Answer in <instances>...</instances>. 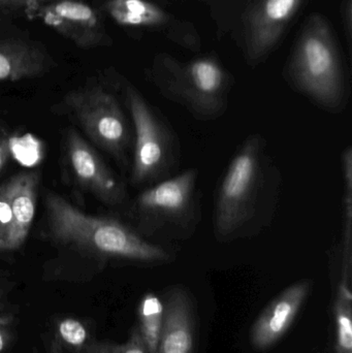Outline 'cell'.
Here are the masks:
<instances>
[{"instance_id":"7a4b0ae2","label":"cell","mask_w":352,"mask_h":353,"mask_svg":"<svg viewBox=\"0 0 352 353\" xmlns=\"http://www.w3.org/2000/svg\"><path fill=\"white\" fill-rule=\"evenodd\" d=\"M269 169L266 143L251 134L236 151L217 188L213 228L218 242L245 234L262 205Z\"/></svg>"},{"instance_id":"9c48e42d","label":"cell","mask_w":352,"mask_h":353,"mask_svg":"<svg viewBox=\"0 0 352 353\" xmlns=\"http://www.w3.org/2000/svg\"><path fill=\"white\" fill-rule=\"evenodd\" d=\"M303 0H254L246 14L245 51L251 65L260 63L276 47L283 31Z\"/></svg>"},{"instance_id":"d6986e66","label":"cell","mask_w":352,"mask_h":353,"mask_svg":"<svg viewBox=\"0 0 352 353\" xmlns=\"http://www.w3.org/2000/svg\"><path fill=\"white\" fill-rule=\"evenodd\" d=\"M82 353H149L141 337L138 327H134L130 339L125 343L116 344L111 342H93L87 344Z\"/></svg>"},{"instance_id":"30bf717a","label":"cell","mask_w":352,"mask_h":353,"mask_svg":"<svg viewBox=\"0 0 352 353\" xmlns=\"http://www.w3.org/2000/svg\"><path fill=\"white\" fill-rule=\"evenodd\" d=\"M65 146L68 165L82 188L107 205L123 203L126 197L123 183L76 130H68Z\"/></svg>"},{"instance_id":"52a82bcc","label":"cell","mask_w":352,"mask_h":353,"mask_svg":"<svg viewBox=\"0 0 352 353\" xmlns=\"http://www.w3.org/2000/svg\"><path fill=\"white\" fill-rule=\"evenodd\" d=\"M64 103L97 146L124 159L132 134L117 99L110 91L99 86L78 89L65 95Z\"/></svg>"},{"instance_id":"484cf974","label":"cell","mask_w":352,"mask_h":353,"mask_svg":"<svg viewBox=\"0 0 352 353\" xmlns=\"http://www.w3.org/2000/svg\"><path fill=\"white\" fill-rule=\"evenodd\" d=\"M0 296H2V290L0 288Z\"/></svg>"},{"instance_id":"44dd1931","label":"cell","mask_w":352,"mask_h":353,"mask_svg":"<svg viewBox=\"0 0 352 353\" xmlns=\"http://www.w3.org/2000/svg\"><path fill=\"white\" fill-rule=\"evenodd\" d=\"M51 1L53 0H0V19L14 12H27Z\"/></svg>"},{"instance_id":"ffe728a7","label":"cell","mask_w":352,"mask_h":353,"mask_svg":"<svg viewBox=\"0 0 352 353\" xmlns=\"http://www.w3.org/2000/svg\"><path fill=\"white\" fill-rule=\"evenodd\" d=\"M12 219V207H10V183H3L0 186V242L6 236Z\"/></svg>"},{"instance_id":"ba28073f","label":"cell","mask_w":352,"mask_h":353,"mask_svg":"<svg viewBox=\"0 0 352 353\" xmlns=\"http://www.w3.org/2000/svg\"><path fill=\"white\" fill-rule=\"evenodd\" d=\"M83 50L112 43L99 12L82 0H53L25 12Z\"/></svg>"},{"instance_id":"603a6c76","label":"cell","mask_w":352,"mask_h":353,"mask_svg":"<svg viewBox=\"0 0 352 353\" xmlns=\"http://www.w3.org/2000/svg\"><path fill=\"white\" fill-rule=\"evenodd\" d=\"M12 340V333L10 327L0 325V353L6 352Z\"/></svg>"},{"instance_id":"cb8c5ba5","label":"cell","mask_w":352,"mask_h":353,"mask_svg":"<svg viewBox=\"0 0 352 353\" xmlns=\"http://www.w3.org/2000/svg\"><path fill=\"white\" fill-rule=\"evenodd\" d=\"M14 323V317L12 315L3 314L0 313V325L10 327Z\"/></svg>"},{"instance_id":"5b68a950","label":"cell","mask_w":352,"mask_h":353,"mask_svg":"<svg viewBox=\"0 0 352 353\" xmlns=\"http://www.w3.org/2000/svg\"><path fill=\"white\" fill-rule=\"evenodd\" d=\"M125 97L134 130L132 184L149 186L171 175L179 157L177 138L138 89L128 84Z\"/></svg>"},{"instance_id":"ac0fdd59","label":"cell","mask_w":352,"mask_h":353,"mask_svg":"<svg viewBox=\"0 0 352 353\" xmlns=\"http://www.w3.org/2000/svg\"><path fill=\"white\" fill-rule=\"evenodd\" d=\"M57 339L74 350H83L88 342L89 335L84 323L76 319H61L56 325Z\"/></svg>"},{"instance_id":"7c38bea8","label":"cell","mask_w":352,"mask_h":353,"mask_svg":"<svg viewBox=\"0 0 352 353\" xmlns=\"http://www.w3.org/2000/svg\"><path fill=\"white\" fill-rule=\"evenodd\" d=\"M165 323L155 353H194V303L185 288L173 286L163 298Z\"/></svg>"},{"instance_id":"277c9868","label":"cell","mask_w":352,"mask_h":353,"mask_svg":"<svg viewBox=\"0 0 352 353\" xmlns=\"http://www.w3.org/2000/svg\"><path fill=\"white\" fill-rule=\"evenodd\" d=\"M150 77L163 97L181 105L196 120H216L227 112L231 78L215 58L185 62L159 54Z\"/></svg>"},{"instance_id":"6da1fadb","label":"cell","mask_w":352,"mask_h":353,"mask_svg":"<svg viewBox=\"0 0 352 353\" xmlns=\"http://www.w3.org/2000/svg\"><path fill=\"white\" fill-rule=\"evenodd\" d=\"M45 210L50 234L60 244L97 256L151 265L174 259L169 249L146 240L126 224L85 214L53 191L45 195Z\"/></svg>"},{"instance_id":"4fadbf2b","label":"cell","mask_w":352,"mask_h":353,"mask_svg":"<svg viewBox=\"0 0 352 353\" xmlns=\"http://www.w3.org/2000/svg\"><path fill=\"white\" fill-rule=\"evenodd\" d=\"M10 183L12 219L0 242V252L18 250L26 241L34 219L39 176L35 173L19 174L12 176Z\"/></svg>"},{"instance_id":"5bb4252c","label":"cell","mask_w":352,"mask_h":353,"mask_svg":"<svg viewBox=\"0 0 352 353\" xmlns=\"http://www.w3.org/2000/svg\"><path fill=\"white\" fill-rule=\"evenodd\" d=\"M51 58L41 46L21 39H0V83L43 76Z\"/></svg>"},{"instance_id":"d4e9b609","label":"cell","mask_w":352,"mask_h":353,"mask_svg":"<svg viewBox=\"0 0 352 353\" xmlns=\"http://www.w3.org/2000/svg\"><path fill=\"white\" fill-rule=\"evenodd\" d=\"M52 353H62L59 345L56 342H53V344H52Z\"/></svg>"},{"instance_id":"8fae6325","label":"cell","mask_w":352,"mask_h":353,"mask_svg":"<svg viewBox=\"0 0 352 353\" xmlns=\"http://www.w3.org/2000/svg\"><path fill=\"white\" fill-rule=\"evenodd\" d=\"M312 286V280H300L273 299L250 330V343L256 350H269L282 339L297 319Z\"/></svg>"},{"instance_id":"7402d4cb","label":"cell","mask_w":352,"mask_h":353,"mask_svg":"<svg viewBox=\"0 0 352 353\" xmlns=\"http://www.w3.org/2000/svg\"><path fill=\"white\" fill-rule=\"evenodd\" d=\"M12 146H14L12 139L8 138V137L0 138V172L3 169L10 153H12Z\"/></svg>"},{"instance_id":"9a60e30c","label":"cell","mask_w":352,"mask_h":353,"mask_svg":"<svg viewBox=\"0 0 352 353\" xmlns=\"http://www.w3.org/2000/svg\"><path fill=\"white\" fill-rule=\"evenodd\" d=\"M103 10L117 24L134 28L161 29L174 20L167 10L148 0H105Z\"/></svg>"},{"instance_id":"8992f818","label":"cell","mask_w":352,"mask_h":353,"mask_svg":"<svg viewBox=\"0 0 352 353\" xmlns=\"http://www.w3.org/2000/svg\"><path fill=\"white\" fill-rule=\"evenodd\" d=\"M198 180V170L189 169L145 188L136 199L144 232H192L200 220Z\"/></svg>"},{"instance_id":"3957f363","label":"cell","mask_w":352,"mask_h":353,"mask_svg":"<svg viewBox=\"0 0 352 353\" xmlns=\"http://www.w3.org/2000/svg\"><path fill=\"white\" fill-rule=\"evenodd\" d=\"M291 86L314 103L340 113L349 101V84L340 53L328 22L312 14L300 35L287 66Z\"/></svg>"},{"instance_id":"2e32d148","label":"cell","mask_w":352,"mask_h":353,"mask_svg":"<svg viewBox=\"0 0 352 353\" xmlns=\"http://www.w3.org/2000/svg\"><path fill=\"white\" fill-rule=\"evenodd\" d=\"M352 280L338 278L335 298L334 319L336 325V353H352Z\"/></svg>"},{"instance_id":"e0dca14e","label":"cell","mask_w":352,"mask_h":353,"mask_svg":"<svg viewBox=\"0 0 352 353\" xmlns=\"http://www.w3.org/2000/svg\"><path fill=\"white\" fill-rule=\"evenodd\" d=\"M138 315L141 337L148 352L155 353L165 323L163 298L154 292L145 294L138 305Z\"/></svg>"}]
</instances>
